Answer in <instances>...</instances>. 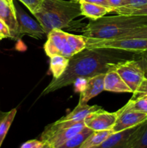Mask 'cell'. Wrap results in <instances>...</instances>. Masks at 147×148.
Listing matches in <instances>:
<instances>
[{"mask_svg":"<svg viewBox=\"0 0 147 148\" xmlns=\"http://www.w3.org/2000/svg\"><path fill=\"white\" fill-rule=\"evenodd\" d=\"M79 2H89V3H92V4H99V5L105 6V7H108V8H111L110 7V4L108 3V0H79Z\"/></svg>","mask_w":147,"mask_h":148,"instance_id":"obj_31","label":"cell"},{"mask_svg":"<svg viewBox=\"0 0 147 148\" xmlns=\"http://www.w3.org/2000/svg\"><path fill=\"white\" fill-rule=\"evenodd\" d=\"M132 98H137V97L143 96V95H147V79H144L142 83L139 86L136 91L133 93Z\"/></svg>","mask_w":147,"mask_h":148,"instance_id":"obj_28","label":"cell"},{"mask_svg":"<svg viewBox=\"0 0 147 148\" xmlns=\"http://www.w3.org/2000/svg\"><path fill=\"white\" fill-rule=\"evenodd\" d=\"M115 70L131 88L132 93L138 90L145 79V72L139 62L135 59L121 62L115 67Z\"/></svg>","mask_w":147,"mask_h":148,"instance_id":"obj_7","label":"cell"},{"mask_svg":"<svg viewBox=\"0 0 147 148\" xmlns=\"http://www.w3.org/2000/svg\"><path fill=\"white\" fill-rule=\"evenodd\" d=\"M69 59L64 56L55 55L50 57V70L53 78H59L66 71L69 64Z\"/></svg>","mask_w":147,"mask_h":148,"instance_id":"obj_18","label":"cell"},{"mask_svg":"<svg viewBox=\"0 0 147 148\" xmlns=\"http://www.w3.org/2000/svg\"><path fill=\"white\" fill-rule=\"evenodd\" d=\"M105 73L99 74L86 79L84 85L80 90L79 104H87L89 100L104 91V79Z\"/></svg>","mask_w":147,"mask_h":148,"instance_id":"obj_11","label":"cell"},{"mask_svg":"<svg viewBox=\"0 0 147 148\" xmlns=\"http://www.w3.org/2000/svg\"><path fill=\"white\" fill-rule=\"evenodd\" d=\"M15 9L20 36L27 35L36 39L43 38L46 32L40 23L32 18L20 7H15Z\"/></svg>","mask_w":147,"mask_h":148,"instance_id":"obj_10","label":"cell"},{"mask_svg":"<svg viewBox=\"0 0 147 148\" xmlns=\"http://www.w3.org/2000/svg\"><path fill=\"white\" fill-rule=\"evenodd\" d=\"M128 148H147V120L138 126L136 134Z\"/></svg>","mask_w":147,"mask_h":148,"instance_id":"obj_21","label":"cell"},{"mask_svg":"<svg viewBox=\"0 0 147 148\" xmlns=\"http://www.w3.org/2000/svg\"><path fill=\"white\" fill-rule=\"evenodd\" d=\"M16 114L17 109L13 108L11 111L0 115V147L14 121Z\"/></svg>","mask_w":147,"mask_h":148,"instance_id":"obj_19","label":"cell"},{"mask_svg":"<svg viewBox=\"0 0 147 148\" xmlns=\"http://www.w3.org/2000/svg\"><path fill=\"white\" fill-rule=\"evenodd\" d=\"M47 36L44 51L49 57L59 55L71 59L86 49V38L83 36L66 33L61 29H53Z\"/></svg>","mask_w":147,"mask_h":148,"instance_id":"obj_4","label":"cell"},{"mask_svg":"<svg viewBox=\"0 0 147 148\" xmlns=\"http://www.w3.org/2000/svg\"><path fill=\"white\" fill-rule=\"evenodd\" d=\"M118 38H146L147 39V25L137 27ZM116 39V38H115Z\"/></svg>","mask_w":147,"mask_h":148,"instance_id":"obj_24","label":"cell"},{"mask_svg":"<svg viewBox=\"0 0 147 148\" xmlns=\"http://www.w3.org/2000/svg\"><path fill=\"white\" fill-rule=\"evenodd\" d=\"M42 148H53V147H52V146L48 144V143H45L44 145H43V147H42Z\"/></svg>","mask_w":147,"mask_h":148,"instance_id":"obj_35","label":"cell"},{"mask_svg":"<svg viewBox=\"0 0 147 148\" xmlns=\"http://www.w3.org/2000/svg\"><path fill=\"white\" fill-rule=\"evenodd\" d=\"M33 15L48 35L53 29L68 28L74 20L82 15L80 3L65 0H43Z\"/></svg>","mask_w":147,"mask_h":148,"instance_id":"obj_3","label":"cell"},{"mask_svg":"<svg viewBox=\"0 0 147 148\" xmlns=\"http://www.w3.org/2000/svg\"><path fill=\"white\" fill-rule=\"evenodd\" d=\"M108 1L110 7L112 9V12L115 9L124 7L125 4V0H108Z\"/></svg>","mask_w":147,"mask_h":148,"instance_id":"obj_30","label":"cell"},{"mask_svg":"<svg viewBox=\"0 0 147 148\" xmlns=\"http://www.w3.org/2000/svg\"><path fill=\"white\" fill-rule=\"evenodd\" d=\"M117 117V112H108L101 108L89 114L84 119V124L86 127L94 132L112 130Z\"/></svg>","mask_w":147,"mask_h":148,"instance_id":"obj_9","label":"cell"},{"mask_svg":"<svg viewBox=\"0 0 147 148\" xmlns=\"http://www.w3.org/2000/svg\"><path fill=\"white\" fill-rule=\"evenodd\" d=\"M117 14L135 16H147V4L138 7H121L113 10Z\"/></svg>","mask_w":147,"mask_h":148,"instance_id":"obj_22","label":"cell"},{"mask_svg":"<svg viewBox=\"0 0 147 148\" xmlns=\"http://www.w3.org/2000/svg\"><path fill=\"white\" fill-rule=\"evenodd\" d=\"M147 4V0H125V7H138Z\"/></svg>","mask_w":147,"mask_h":148,"instance_id":"obj_29","label":"cell"},{"mask_svg":"<svg viewBox=\"0 0 147 148\" xmlns=\"http://www.w3.org/2000/svg\"><path fill=\"white\" fill-rule=\"evenodd\" d=\"M143 66H144V65H143Z\"/></svg>","mask_w":147,"mask_h":148,"instance_id":"obj_37","label":"cell"},{"mask_svg":"<svg viewBox=\"0 0 147 148\" xmlns=\"http://www.w3.org/2000/svg\"><path fill=\"white\" fill-rule=\"evenodd\" d=\"M144 69V72H145V78L147 79V65H144V66H141Z\"/></svg>","mask_w":147,"mask_h":148,"instance_id":"obj_33","label":"cell"},{"mask_svg":"<svg viewBox=\"0 0 147 148\" xmlns=\"http://www.w3.org/2000/svg\"><path fill=\"white\" fill-rule=\"evenodd\" d=\"M0 19L8 26L12 39L17 40L21 38L19 32L15 6L12 7L4 0H0Z\"/></svg>","mask_w":147,"mask_h":148,"instance_id":"obj_13","label":"cell"},{"mask_svg":"<svg viewBox=\"0 0 147 148\" xmlns=\"http://www.w3.org/2000/svg\"><path fill=\"white\" fill-rule=\"evenodd\" d=\"M116 112L118 117L112 129L113 133L135 127L147 120V114L130 109L125 105Z\"/></svg>","mask_w":147,"mask_h":148,"instance_id":"obj_8","label":"cell"},{"mask_svg":"<svg viewBox=\"0 0 147 148\" xmlns=\"http://www.w3.org/2000/svg\"><path fill=\"white\" fill-rule=\"evenodd\" d=\"M136 53L111 49H85L69 59L66 71L59 78H53L40 96L74 84L78 79H89L115 69L118 64L135 59Z\"/></svg>","mask_w":147,"mask_h":148,"instance_id":"obj_1","label":"cell"},{"mask_svg":"<svg viewBox=\"0 0 147 148\" xmlns=\"http://www.w3.org/2000/svg\"><path fill=\"white\" fill-rule=\"evenodd\" d=\"M85 127L84 121L74 122L58 120L45 128L40 140L44 143L50 145L53 148H58Z\"/></svg>","mask_w":147,"mask_h":148,"instance_id":"obj_5","label":"cell"},{"mask_svg":"<svg viewBox=\"0 0 147 148\" xmlns=\"http://www.w3.org/2000/svg\"><path fill=\"white\" fill-rule=\"evenodd\" d=\"M4 1H7V3H8L9 4H10V5H11V6H12V7H14V0H4Z\"/></svg>","mask_w":147,"mask_h":148,"instance_id":"obj_34","label":"cell"},{"mask_svg":"<svg viewBox=\"0 0 147 148\" xmlns=\"http://www.w3.org/2000/svg\"><path fill=\"white\" fill-rule=\"evenodd\" d=\"M125 106L130 109L147 114V95L131 98Z\"/></svg>","mask_w":147,"mask_h":148,"instance_id":"obj_23","label":"cell"},{"mask_svg":"<svg viewBox=\"0 0 147 148\" xmlns=\"http://www.w3.org/2000/svg\"><path fill=\"white\" fill-rule=\"evenodd\" d=\"M44 144L40 140H31L23 143L20 148H42Z\"/></svg>","mask_w":147,"mask_h":148,"instance_id":"obj_26","label":"cell"},{"mask_svg":"<svg viewBox=\"0 0 147 148\" xmlns=\"http://www.w3.org/2000/svg\"><path fill=\"white\" fill-rule=\"evenodd\" d=\"M102 107L99 106H89L87 104L81 105L78 103V105L74 108L72 111L69 114L66 115L65 116L61 118L60 121H71L74 122H79V121H84L85 119L91 114L92 113L97 111L98 109L101 108Z\"/></svg>","mask_w":147,"mask_h":148,"instance_id":"obj_15","label":"cell"},{"mask_svg":"<svg viewBox=\"0 0 147 148\" xmlns=\"http://www.w3.org/2000/svg\"><path fill=\"white\" fill-rule=\"evenodd\" d=\"M92 130L85 127L82 131L68 140L58 148H79L85 140L93 132Z\"/></svg>","mask_w":147,"mask_h":148,"instance_id":"obj_20","label":"cell"},{"mask_svg":"<svg viewBox=\"0 0 147 148\" xmlns=\"http://www.w3.org/2000/svg\"><path fill=\"white\" fill-rule=\"evenodd\" d=\"M86 49H111L138 54L147 52V39H94L86 38Z\"/></svg>","mask_w":147,"mask_h":148,"instance_id":"obj_6","label":"cell"},{"mask_svg":"<svg viewBox=\"0 0 147 148\" xmlns=\"http://www.w3.org/2000/svg\"><path fill=\"white\" fill-rule=\"evenodd\" d=\"M138 126L119 132L112 133L97 148H128L136 134Z\"/></svg>","mask_w":147,"mask_h":148,"instance_id":"obj_12","label":"cell"},{"mask_svg":"<svg viewBox=\"0 0 147 148\" xmlns=\"http://www.w3.org/2000/svg\"><path fill=\"white\" fill-rule=\"evenodd\" d=\"M70 1H76V2H79V0H70Z\"/></svg>","mask_w":147,"mask_h":148,"instance_id":"obj_36","label":"cell"},{"mask_svg":"<svg viewBox=\"0 0 147 148\" xmlns=\"http://www.w3.org/2000/svg\"><path fill=\"white\" fill-rule=\"evenodd\" d=\"M135 59H136L139 62L141 66L147 65V52L136 54L135 56Z\"/></svg>","mask_w":147,"mask_h":148,"instance_id":"obj_32","label":"cell"},{"mask_svg":"<svg viewBox=\"0 0 147 148\" xmlns=\"http://www.w3.org/2000/svg\"><path fill=\"white\" fill-rule=\"evenodd\" d=\"M80 7L82 15L90 19L91 20H97L105 16L108 13L112 12V9L105 6L89 2H81Z\"/></svg>","mask_w":147,"mask_h":148,"instance_id":"obj_16","label":"cell"},{"mask_svg":"<svg viewBox=\"0 0 147 148\" xmlns=\"http://www.w3.org/2000/svg\"><path fill=\"white\" fill-rule=\"evenodd\" d=\"M144 25H147V16H104L97 20H90L82 32V36L87 38L115 39Z\"/></svg>","mask_w":147,"mask_h":148,"instance_id":"obj_2","label":"cell"},{"mask_svg":"<svg viewBox=\"0 0 147 148\" xmlns=\"http://www.w3.org/2000/svg\"><path fill=\"white\" fill-rule=\"evenodd\" d=\"M7 38H12L10 30L8 26L0 19V40Z\"/></svg>","mask_w":147,"mask_h":148,"instance_id":"obj_27","label":"cell"},{"mask_svg":"<svg viewBox=\"0 0 147 148\" xmlns=\"http://www.w3.org/2000/svg\"><path fill=\"white\" fill-rule=\"evenodd\" d=\"M113 133L112 130L93 132L84 141L79 148H97Z\"/></svg>","mask_w":147,"mask_h":148,"instance_id":"obj_17","label":"cell"},{"mask_svg":"<svg viewBox=\"0 0 147 148\" xmlns=\"http://www.w3.org/2000/svg\"><path fill=\"white\" fill-rule=\"evenodd\" d=\"M104 90L113 92H132L131 88L122 80L115 69H111L105 73Z\"/></svg>","mask_w":147,"mask_h":148,"instance_id":"obj_14","label":"cell"},{"mask_svg":"<svg viewBox=\"0 0 147 148\" xmlns=\"http://www.w3.org/2000/svg\"><path fill=\"white\" fill-rule=\"evenodd\" d=\"M21 1L33 14L37 12L41 6L43 0H19Z\"/></svg>","mask_w":147,"mask_h":148,"instance_id":"obj_25","label":"cell"}]
</instances>
